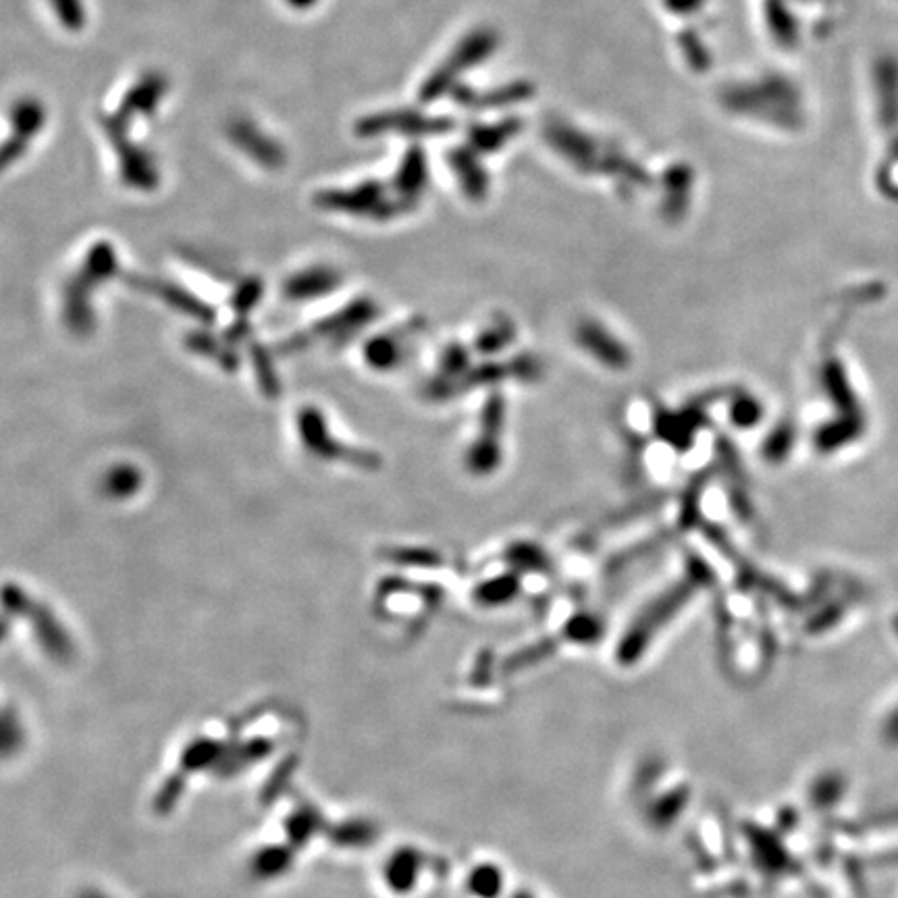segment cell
<instances>
[{"mask_svg":"<svg viewBox=\"0 0 898 898\" xmlns=\"http://www.w3.org/2000/svg\"><path fill=\"white\" fill-rule=\"evenodd\" d=\"M104 129L119 156V171L125 186L136 190H154L158 186V169L150 152L129 140V127L104 119Z\"/></svg>","mask_w":898,"mask_h":898,"instance_id":"6da1fadb","label":"cell"},{"mask_svg":"<svg viewBox=\"0 0 898 898\" xmlns=\"http://www.w3.org/2000/svg\"><path fill=\"white\" fill-rule=\"evenodd\" d=\"M229 138L262 169H279L285 163V152L279 142L264 134L252 121H233L229 127Z\"/></svg>","mask_w":898,"mask_h":898,"instance_id":"7a4b0ae2","label":"cell"},{"mask_svg":"<svg viewBox=\"0 0 898 898\" xmlns=\"http://www.w3.org/2000/svg\"><path fill=\"white\" fill-rule=\"evenodd\" d=\"M167 90H169V84L161 73H148L140 79L136 86H131L127 90L117 113L131 121L140 115H152L158 104H161Z\"/></svg>","mask_w":898,"mask_h":898,"instance_id":"3957f363","label":"cell"},{"mask_svg":"<svg viewBox=\"0 0 898 898\" xmlns=\"http://www.w3.org/2000/svg\"><path fill=\"white\" fill-rule=\"evenodd\" d=\"M44 123L46 111L42 107V102H38L36 98H21L19 102H15V107L11 111L13 134L25 140H34L40 134Z\"/></svg>","mask_w":898,"mask_h":898,"instance_id":"277c9868","label":"cell"},{"mask_svg":"<svg viewBox=\"0 0 898 898\" xmlns=\"http://www.w3.org/2000/svg\"><path fill=\"white\" fill-rule=\"evenodd\" d=\"M824 385L828 389V393L832 395V400L836 402V406L842 412H849L851 416H861L859 414V404L853 395L851 385L847 383V375H844L840 362L832 360L826 364L824 368Z\"/></svg>","mask_w":898,"mask_h":898,"instance_id":"5b68a950","label":"cell"},{"mask_svg":"<svg viewBox=\"0 0 898 898\" xmlns=\"http://www.w3.org/2000/svg\"><path fill=\"white\" fill-rule=\"evenodd\" d=\"M863 427L861 416H842L836 422H830L828 427H824L817 435V445H820L824 452H832V449L853 441Z\"/></svg>","mask_w":898,"mask_h":898,"instance_id":"8992f818","label":"cell"},{"mask_svg":"<svg viewBox=\"0 0 898 898\" xmlns=\"http://www.w3.org/2000/svg\"><path fill=\"white\" fill-rule=\"evenodd\" d=\"M63 28L79 32L86 25V5L84 0H48Z\"/></svg>","mask_w":898,"mask_h":898,"instance_id":"52a82bcc","label":"cell"},{"mask_svg":"<svg viewBox=\"0 0 898 898\" xmlns=\"http://www.w3.org/2000/svg\"><path fill=\"white\" fill-rule=\"evenodd\" d=\"M28 144H30V140L13 134L3 146H0V173H3L9 165H13L15 161H19V158L25 154Z\"/></svg>","mask_w":898,"mask_h":898,"instance_id":"ba28073f","label":"cell"},{"mask_svg":"<svg viewBox=\"0 0 898 898\" xmlns=\"http://www.w3.org/2000/svg\"><path fill=\"white\" fill-rule=\"evenodd\" d=\"M732 418L738 422V425L751 427V425H755V422L761 418V408H759V404H757L755 400H751V398H741V400H738V402L734 404Z\"/></svg>","mask_w":898,"mask_h":898,"instance_id":"9c48e42d","label":"cell"},{"mask_svg":"<svg viewBox=\"0 0 898 898\" xmlns=\"http://www.w3.org/2000/svg\"><path fill=\"white\" fill-rule=\"evenodd\" d=\"M790 443H792V431L790 429H782V431H776L774 435H772V439L768 441V456L770 458H782V456H786L788 454V449H790Z\"/></svg>","mask_w":898,"mask_h":898,"instance_id":"30bf717a","label":"cell"},{"mask_svg":"<svg viewBox=\"0 0 898 898\" xmlns=\"http://www.w3.org/2000/svg\"><path fill=\"white\" fill-rule=\"evenodd\" d=\"M316 3V0H287V5H292L294 9H308Z\"/></svg>","mask_w":898,"mask_h":898,"instance_id":"8fae6325","label":"cell"},{"mask_svg":"<svg viewBox=\"0 0 898 898\" xmlns=\"http://www.w3.org/2000/svg\"><path fill=\"white\" fill-rule=\"evenodd\" d=\"M896 630H898V618H896Z\"/></svg>","mask_w":898,"mask_h":898,"instance_id":"7c38bea8","label":"cell"}]
</instances>
